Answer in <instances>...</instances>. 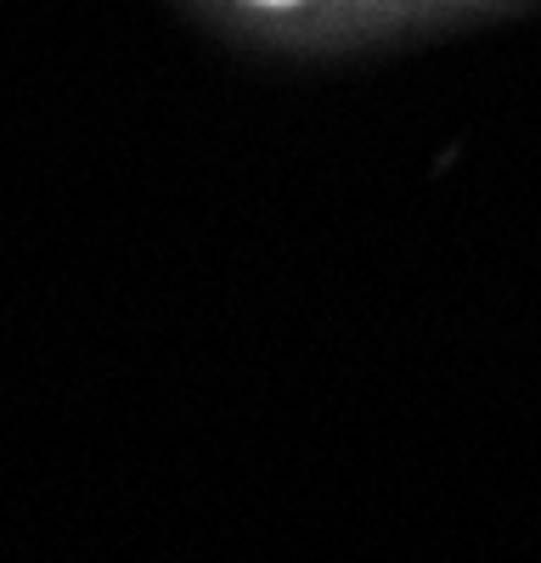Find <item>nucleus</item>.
I'll list each match as a JSON object with an SVG mask.
<instances>
[{"mask_svg": "<svg viewBox=\"0 0 541 563\" xmlns=\"http://www.w3.org/2000/svg\"><path fill=\"white\" fill-rule=\"evenodd\" d=\"M238 7H249V12H265V18H288V12H305V7H316V0H238Z\"/></svg>", "mask_w": 541, "mask_h": 563, "instance_id": "obj_1", "label": "nucleus"}]
</instances>
